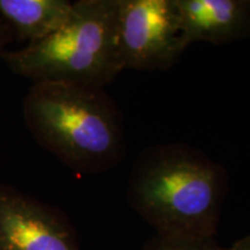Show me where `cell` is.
Segmentation results:
<instances>
[{"label":"cell","mask_w":250,"mask_h":250,"mask_svg":"<svg viewBox=\"0 0 250 250\" xmlns=\"http://www.w3.org/2000/svg\"><path fill=\"white\" fill-rule=\"evenodd\" d=\"M227 175L208 155L182 143L140 153L127 186L134 212L166 236L215 239Z\"/></svg>","instance_id":"cell-1"},{"label":"cell","mask_w":250,"mask_h":250,"mask_svg":"<svg viewBox=\"0 0 250 250\" xmlns=\"http://www.w3.org/2000/svg\"><path fill=\"white\" fill-rule=\"evenodd\" d=\"M22 111L36 143L74 173H102L123 158V120L102 87L33 83L23 99Z\"/></svg>","instance_id":"cell-2"},{"label":"cell","mask_w":250,"mask_h":250,"mask_svg":"<svg viewBox=\"0 0 250 250\" xmlns=\"http://www.w3.org/2000/svg\"><path fill=\"white\" fill-rule=\"evenodd\" d=\"M118 0H80L54 34L2 57L13 73L36 83L102 87L122 71Z\"/></svg>","instance_id":"cell-3"},{"label":"cell","mask_w":250,"mask_h":250,"mask_svg":"<svg viewBox=\"0 0 250 250\" xmlns=\"http://www.w3.org/2000/svg\"><path fill=\"white\" fill-rule=\"evenodd\" d=\"M117 34L124 70H169L188 46L174 0H118Z\"/></svg>","instance_id":"cell-4"},{"label":"cell","mask_w":250,"mask_h":250,"mask_svg":"<svg viewBox=\"0 0 250 250\" xmlns=\"http://www.w3.org/2000/svg\"><path fill=\"white\" fill-rule=\"evenodd\" d=\"M0 250H81L58 208L0 184Z\"/></svg>","instance_id":"cell-5"},{"label":"cell","mask_w":250,"mask_h":250,"mask_svg":"<svg viewBox=\"0 0 250 250\" xmlns=\"http://www.w3.org/2000/svg\"><path fill=\"white\" fill-rule=\"evenodd\" d=\"M174 4L188 45L226 44L250 34V0H174Z\"/></svg>","instance_id":"cell-6"},{"label":"cell","mask_w":250,"mask_h":250,"mask_svg":"<svg viewBox=\"0 0 250 250\" xmlns=\"http://www.w3.org/2000/svg\"><path fill=\"white\" fill-rule=\"evenodd\" d=\"M72 5L67 0H0V18L13 39L29 45L50 36L66 22Z\"/></svg>","instance_id":"cell-7"},{"label":"cell","mask_w":250,"mask_h":250,"mask_svg":"<svg viewBox=\"0 0 250 250\" xmlns=\"http://www.w3.org/2000/svg\"><path fill=\"white\" fill-rule=\"evenodd\" d=\"M215 239L166 236L156 234L142 250H225Z\"/></svg>","instance_id":"cell-8"},{"label":"cell","mask_w":250,"mask_h":250,"mask_svg":"<svg viewBox=\"0 0 250 250\" xmlns=\"http://www.w3.org/2000/svg\"><path fill=\"white\" fill-rule=\"evenodd\" d=\"M12 40H13V35H12L11 30H9L7 24L4 22V20L0 18V59L1 61L4 55L8 51L6 48L12 42Z\"/></svg>","instance_id":"cell-9"},{"label":"cell","mask_w":250,"mask_h":250,"mask_svg":"<svg viewBox=\"0 0 250 250\" xmlns=\"http://www.w3.org/2000/svg\"><path fill=\"white\" fill-rule=\"evenodd\" d=\"M225 250H250V235L237 240L230 248H226Z\"/></svg>","instance_id":"cell-10"}]
</instances>
